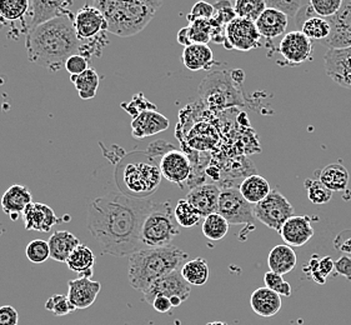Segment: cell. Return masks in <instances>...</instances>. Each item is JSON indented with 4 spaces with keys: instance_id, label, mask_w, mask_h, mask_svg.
<instances>
[{
    "instance_id": "obj_1",
    "label": "cell",
    "mask_w": 351,
    "mask_h": 325,
    "mask_svg": "<svg viewBox=\"0 0 351 325\" xmlns=\"http://www.w3.org/2000/svg\"><path fill=\"white\" fill-rule=\"evenodd\" d=\"M154 203L109 191L88 204V229L101 247V253L130 256L143 249L141 226Z\"/></svg>"
},
{
    "instance_id": "obj_2",
    "label": "cell",
    "mask_w": 351,
    "mask_h": 325,
    "mask_svg": "<svg viewBox=\"0 0 351 325\" xmlns=\"http://www.w3.org/2000/svg\"><path fill=\"white\" fill-rule=\"evenodd\" d=\"M75 15L56 18L34 29L27 36L25 49L30 63L56 73L65 62L77 54L82 42L74 29Z\"/></svg>"
},
{
    "instance_id": "obj_3",
    "label": "cell",
    "mask_w": 351,
    "mask_h": 325,
    "mask_svg": "<svg viewBox=\"0 0 351 325\" xmlns=\"http://www.w3.org/2000/svg\"><path fill=\"white\" fill-rule=\"evenodd\" d=\"M188 256V253L174 245L143 248L129 256V283L134 289L145 293L158 279L182 269Z\"/></svg>"
},
{
    "instance_id": "obj_4",
    "label": "cell",
    "mask_w": 351,
    "mask_h": 325,
    "mask_svg": "<svg viewBox=\"0 0 351 325\" xmlns=\"http://www.w3.org/2000/svg\"><path fill=\"white\" fill-rule=\"evenodd\" d=\"M93 5L104 15L109 33L128 38L144 30L162 3L156 0H97Z\"/></svg>"
},
{
    "instance_id": "obj_5",
    "label": "cell",
    "mask_w": 351,
    "mask_h": 325,
    "mask_svg": "<svg viewBox=\"0 0 351 325\" xmlns=\"http://www.w3.org/2000/svg\"><path fill=\"white\" fill-rule=\"evenodd\" d=\"M179 234L180 226L170 202L154 203L141 226V244L147 248L169 247Z\"/></svg>"
},
{
    "instance_id": "obj_6",
    "label": "cell",
    "mask_w": 351,
    "mask_h": 325,
    "mask_svg": "<svg viewBox=\"0 0 351 325\" xmlns=\"http://www.w3.org/2000/svg\"><path fill=\"white\" fill-rule=\"evenodd\" d=\"M162 171L154 158L147 154L143 160L128 162L123 169L121 182L130 197L148 199L162 183Z\"/></svg>"
},
{
    "instance_id": "obj_7",
    "label": "cell",
    "mask_w": 351,
    "mask_h": 325,
    "mask_svg": "<svg viewBox=\"0 0 351 325\" xmlns=\"http://www.w3.org/2000/svg\"><path fill=\"white\" fill-rule=\"evenodd\" d=\"M199 91L206 106L213 110L243 106V97L232 80V73L223 71L211 73L202 83Z\"/></svg>"
},
{
    "instance_id": "obj_8",
    "label": "cell",
    "mask_w": 351,
    "mask_h": 325,
    "mask_svg": "<svg viewBox=\"0 0 351 325\" xmlns=\"http://www.w3.org/2000/svg\"><path fill=\"white\" fill-rule=\"evenodd\" d=\"M254 217L267 228L280 232L287 220L294 217L295 209L279 191H271L267 198L253 206Z\"/></svg>"
},
{
    "instance_id": "obj_9",
    "label": "cell",
    "mask_w": 351,
    "mask_h": 325,
    "mask_svg": "<svg viewBox=\"0 0 351 325\" xmlns=\"http://www.w3.org/2000/svg\"><path fill=\"white\" fill-rule=\"evenodd\" d=\"M74 29L77 33V39L82 44L86 43H108L106 24L104 15L98 8L86 4L82 9H79L75 18H74Z\"/></svg>"
},
{
    "instance_id": "obj_10",
    "label": "cell",
    "mask_w": 351,
    "mask_h": 325,
    "mask_svg": "<svg viewBox=\"0 0 351 325\" xmlns=\"http://www.w3.org/2000/svg\"><path fill=\"white\" fill-rule=\"evenodd\" d=\"M232 226L252 224L254 220L253 205L243 198L239 188L225 186L220 189L218 212Z\"/></svg>"
},
{
    "instance_id": "obj_11",
    "label": "cell",
    "mask_w": 351,
    "mask_h": 325,
    "mask_svg": "<svg viewBox=\"0 0 351 325\" xmlns=\"http://www.w3.org/2000/svg\"><path fill=\"white\" fill-rule=\"evenodd\" d=\"M71 5H73V1L32 0L29 4L28 13L21 21V33H25L28 36L34 29L56 18L74 15L69 10Z\"/></svg>"
},
{
    "instance_id": "obj_12",
    "label": "cell",
    "mask_w": 351,
    "mask_h": 325,
    "mask_svg": "<svg viewBox=\"0 0 351 325\" xmlns=\"http://www.w3.org/2000/svg\"><path fill=\"white\" fill-rule=\"evenodd\" d=\"M261 36L254 21L243 18H235L225 28L224 45L228 49L249 51L261 45Z\"/></svg>"
},
{
    "instance_id": "obj_13",
    "label": "cell",
    "mask_w": 351,
    "mask_h": 325,
    "mask_svg": "<svg viewBox=\"0 0 351 325\" xmlns=\"http://www.w3.org/2000/svg\"><path fill=\"white\" fill-rule=\"evenodd\" d=\"M143 294L144 300L149 304H152L155 298L158 297H165L168 299L179 297L185 302L191 294V285L184 279L180 270H176L168 276L158 279Z\"/></svg>"
},
{
    "instance_id": "obj_14",
    "label": "cell",
    "mask_w": 351,
    "mask_h": 325,
    "mask_svg": "<svg viewBox=\"0 0 351 325\" xmlns=\"http://www.w3.org/2000/svg\"><path fill=\"white\" fill-rule=\"evenodd\" d=\"M330 36L322 42L328 49L351 48V0H344L337 14L328 19Z\"/></svg>"
},
{
    "instance_id": "obj_15",
    "label": "cell",
    "mask_w": 351,
    "mask_h": 325,
    "mask_svg": "<svg viewBox=\"0 0 351 325\" xmlns=\"http://www.w3.org/2000/svg\"><path fill=\"white\" fill-rule=\"evenodd\" d=\"M279 53L289 65H300L311 59L313 42L302 30H293L281 39Z\"/></svg>"
},
{
    "instance_id": "obj_16",
    "label": "cell",
    "mask_w": 351,
    "mask_h": 325,
    "mask_svg": "<svg viewBox=\"0 0 351 325\" xmlns=\"http://www.w3.org/2000/svg\"><path fill=\"white\" fill-rule=\"evenodd\" d=\"M159 168L162 178L170 183L176 184L183 188L184 183L191 176V162L188 156L176 149H170L159 160Z\"/></svg>"
},
{
    "instance_id": "obj_17",
    "label": "cell",
    "mask_w": 351,
    "mask_h": 325,
    "mask_svg": "<svg viewBox=\"0 0 351 325\" xmlns=\"http://www.w3.org/2000/svg\"><path fill=\"white\" fill-rule=\"evenodd\" d=\"M324 67L337 84L351 92V48L328 50L324 56Z\"/></svg>"
},
{
    "instance_id": "obj_18",
    "label": "cell",
    "mask_w": 351,
    "mask_h": 325,
    "mask_svg": "<svg viewBox=\"0 0 351 325\" xmlns=\"http://www.w3.org/2000/svg\"><path fill=\"white\" fill-rule=\"evenodd\" d=\"M68 299L74 311H84L95 303L101 284L92 279L77 278L68 282Z\"/></svg>"
},
{
    "instance_id": "obj_19",
    "label": "cell",
    "mask_w": 351,
    "mask_h": 325,
    "mask_svg": "<svg viewBox=\"0 0 351 325\" xmlns=\"http://www.w3.org/2000/svg\"><path fill=\"white\" fill-rule=\"evenodd\" d=\"M279 234L289 247H302L314 237L309 215H294L284 223Z\"/></svg>"
},
{
    "instance_id": "obj_20",
    "label": "cell",
    "mask_w": 351,
    "mask_h": 325,
    "mask_svg": "<svg viewBox=\"0 0 351 325\" xmlns=\"http://www.w3.org/2000/svg\"><path fill=\"white\" fill-rule=\"evenodd\" d=\"M23 221L25 230L48 233L53 226L60 223L49 205L32 203L23 213Z\"/></svg>"
},
{
    "instance_id": "obj_21",
    "label": "cell",
    "mask_w": 351,
    "mask_h": 325,
    "mask_svg": "<svg viewBox=\"0 0 351 325\" xmlns=\"http://www.w3.org/2000/svg\"><path fill=\"white\" fill-rule=\"evenodd\" d=\"M220 188L215 184H200L191 188L186 200L193 205L203 218L218 212Z\"/></svg>"
},
{
    "instance_id": "obj_22",
    "label": "cell",
    "mask_w": 351,
    "mask_h": 325,
    "mask_svg": "<svg viewBox=\"0 0 351 325\" xmlns=\"http://www.w3.org/2000/svg\"><path fill=\"white\" fill-rule=\"evenodd\" d=\"M169 125L168 118L162 113L156 110H147L132 121V135L135 139H144L165 132Z\"/></svg>"
},
{
    "instance_id": "obj_23",
    "label": "cell",
    "mask_w": 351,
    "mask_h": 325,
    "mask_svg": "<svg viewBox=\"0 0 351 325\" xmlns=\"http://www.w3.org/2000/svg\"><path fill=\"white\" fill-rule=\"evenodd\" d=\"M32 203H33L32 193L27 186L21 184L9 186L0 199L1 209L9 217L21 215Z\"/></svg>"
},
{
    "instance_id": "obj_24",
    "label": "cell",
    "mask_w": 351,
    "mask_h": 325,
    "mask_svg": "<svg viewBox=\"0 0 351 325\" xmlns=\"http://www.w3.org/2000/svg\"><path fill=\"white\" fill-rule=\"evenodd\" d=\"M250 305L255 314L263 318H271L281 309V297L267 287L254 290L250 297Z\"/></svg>"
},
{
    "instance_id": "obj_25",
    "label": "cell",
    "mask_w": 351,
    "mask_h": 325,
    "mask_svg": "<svg viewBox=\"0 0 351 325\" xmlns=\"http://www.w3.org/2000/svg\"><path fill=\"white\" fill-rule=\"evenodd\" d=\"M261 38L275 39L276 36L285 33L288 28L289 18L279 10L267 8L259 19L255 21Z\"/></svg>"
},
{
    "instance_id": "obj_26",
    "label": "cell",
    "mask_w": 351,
    "mask_h": 325,
    "mask_svg": "<svg viewBox=\"0 0 351 325\" xmlns=\"http://www.w3.org/2000/svg\"><path fill=\"white\" fill-rule=\"evenodd\" d=\"M182 60L185 68L191 71H210L215 64L213 50L206 44H193L186 47Z\"/></svg>"
},
{
    "instance_id": "obj_27",
    "label": "cell",
    "mask_w": 351,
    "mask_h": 325,
    "mask_svg": "<svg viewBox=\"0 0 351 325\" xmlns=\"http://www.w3.org/2000/svg\"><path fill=\"white\" fill-rule=\"evenodd\" d=\"M50 258L59 263H66L71 253L80 245V241L68 230H58L49 238Z\"/></svg>"
},
{
    "instance_id": "obj_28",
    "label": "cell",
    "mask_w": 351,
    "mask_h": 325,
    "mask_svg": "<svg viewBox=\"0 0 351 325\" xmlns=\"http://www.w3.org/2000/svg\"><path fill=\"white\" fill-rule=\"evenodd\" d=\"M298 262L295 250L287 244H280L273 248L267 256V265L271 272L285 276L294 270Z\"/></svg>"
},
{
    "instance_id": "obj_29",
    "label": "cell",
    "mask_w": 351,
    "mask_h": 325,
    "mask_svg": "<svg viewBox=\"0 0 351 325\" xmlns=\"http://www.w3.org/2000/svg\"><path fill=\"white\" fill-rule=\"evenodd\" d=\"M66 265L71 272L77 273L79 278L92 279L95 265V255L90 250V248L80 244L68 258Z\"/></svg>"
},
{
    "instance_id": "obj_30",
    "label": "cell",
    "mask_w": 351,
    "mask_h": 325,
    "mask_svg": "<svg viewBox=\"0 0 351 325\" xmlns=\"http://www.w3.org/2000/svg\"><path fill=\"white\" fill-rule=\"evenodd\" d=\"M239 191L243 198L254 206L267 198L271 193V188L265 178L253 174L243 180V183L240 184Z\"/></svg>"
},
{
    "instance_id": "obj_31",
    "label": "cell",
    "mask_w": 351,
    "mask_h": 325,
    "mask_svg": "<svg viewBox=\"0 0 351 325\" xmlns=\"http://www.w3.org/2000/svg\"><path fill=\"white\" fill-rule=\"evenodd\" d=\"M319 180L329 189L332 191H346L348 185H349V171L345 168L343 164L340 162H332L326 165L322 173Z\"/></svg>"
},
{
    "instance_id": "obj_32",
    "label": "cell",
    "mask_w": 351,
    "mask_h": 325,
    "mask_svg": "<svg viewBox=\"0 0 351 325\" xmlns=\"http://www.w3.org/2000/svg\"><path fill=\"white\" fill-rule=\"evenodd\" d=\"M334 269L335 263L330 256L320 258L319 255L315 254L311 256L309 263L304 267V273L315 283L323 285L326 283L328 276H330Z\"/></svg>"
},
{
    "instance_id": "obj_33",
    "label": "cell",
    "mask_w": 351,
    "mask_h": 325,
    "mask_svg": "<svg viewBox=\"0 0 351 325\" xmlns=\"http://www.w3.org/2000/svg\"><path fill=\"white\" fill-rule=\"evenodd\" d=\"M71 83L75 85L80 99L90 100L95 98L100 84V78L94 68H89L80 75H71Z\"/></svg>"
},
{
    "instance_id": "obj_34",
    "label": "cell",
    "mask_w": 351,
    "mask_h": 325,
    "mask_svg": "<svg viewBox=\"0 0 351 325\" xmlns=\"http://www.w3.org/2000/svg\"><path fill=\"white\" fill-rule=\"evenodd\" d=\"M180 273L190 285H197V287L206 284L210 276L209 265L203 258H197L185 263L180 269Z\"/></svg>"
},
{
    "instance_id": "obj_35",
    "label": "cell",
    "mask_w": 351,
    "mask_h": 325,
    "mask_svg": "<svg viewBox=\"0 0 351 325\" xmlns=\"http://www.w3.org/2000/svg\"><path fill=\"white\" fill-rule=\"evenodd\" d=\"M229 223L219 213H214L204 218L203 234L209 241H219L224 239L229 232Z\"/></svg>"
},
{
    "instance_id": "obj_36",
    "label": "cell",
    "mask_w": 351,
    "mask_h": 325,
    "mask_svg": "<svg viewBox=\"0 0 351 325\" xmlns=\"http://www.w3.org/2000/svg\"><path fill=\"white\" fill-rule=\"evenodd\" d=\"M29 0H0V21H23L29 10Z\"/></svg>"
},
{
    "instance_id": "obj_37",
    "label": "cell",
    "mask_w": 351,
    "mask_h": 325,
    "mask_svg": "<svg viewBox=\"0 0 351 325\" xmlns=\"http://www.w3.org/2000/svg\"><path fill=\"white\" fill-rule=\"evenodd\" d=\"M302 34L308 36L310 40H317V42H324L330 36V24L328 19H324L320 16H313L302 24Z\"/></svg>"
},
{
    "instance_id": "obj_38",
    "label": "cell",
    "mask_w": 351,
    "mask_h": 325,
    "mask_svg": "<svg viewBox=\"0 0 351 325\" xmlns=\"http://www.w3.org/2000/svg\"><path fill=\"white\" fill-rule=\"evenodd\" d=\"M174 215H176V221L180 228L197 226L203 218L200 215V213L197 212V209L190 204L186 199H180L176 203V208H174Z\"/></svg>"
},
{
    "instance_id": "obj_39",
    "label": "cell",
    "mask_w": 351,
    "mask_h": 325,
    "mask_svg": "<svg viewBox=\"0 0 351 325\" xmlns=\"http://www.w3.org/2000/svg\"><path fill=\"white\" fill-rule=\"evenodd\" d=\"M234 12L238 18L255 21L267 9L265 0H238L234 4Z\"/></svg>"
},
{
    "instance_id": "obj_40",
    "label": "cell",
    "mask_w": 351,
    "mask_h": 325,
    "mask_svg": "<svg viewBox=\"0 0 351 325\" xmlns=\"http://www.w3.org/2000/svg\"><path fill=\"white\" fill-rule=\"evenodd\" d=\"M305 186H306V191H308L309 200L313 204H326L332 198L334 193L329 191L319 179L317 180L308 179L305 182Z\"/></svg>"
},
{
    "instance_id": "obj_41",
    "label": "cell",
    "mask_w": 351,
    "mask_h": 325,
    "mask_svg": "<svg viewBox=\"0 0 351 325\" xmlns=\"http://www.w3.org/2000/svg\"><path fill=\"white\" fill-rule=\"evenodd\" d=\"M189 36L191 44H206L211 40V25L210 21H195L190 23Z\"/></svg>"
},
{
    "instance_id": "obj_42",
    "label": "cell",
    "mask_w": 351,
    "mask_h": 325,
    "mask_svg": "<svg viewBox=\"0 0 351 325\" xmlns=\"http://www.w3.org/2000/svg\"><path fill=\"white\" fill-rule=\"evenodd\" d=\"M25 254L29 261L34 264L47 262L50 258L49 243L44 239H34L27 245Z\"/></svg>"
},
{
    "instance_id": "obj_43",
    "label": "cell",
    "mask_w": 351,
    "mask_h": 325,
    "mask_svg": "<svg viewBox=\"0 0 351 325\" xmlns=\"http://www.w3.org/2000/svg\"><path fill=\"white\" fill-rule=\"evenodd\" d=\"M264 284L265 287L270 290L279 294L280 297H291L293 294V288L291 285L284 280V278L280 274H276L274 272L269 270L264 274Z\"/></svg>"
},
{
    "instance_id": "obj_44",
    "label": "cell",
    "mask_w": 351,
    "mask_h": 325,
    "mask_svg": "<svg viewBox=\"0 0 351 325\" xmlns=\"http://www.w3.org/2000/svg\"><path fill=\"white\" fill-rule=\"evenodd\" d=\"M121 108L127 112L129 115H132V118H136L139 114L147 110H156V106L152 104L143 93H138L133 97V99L128 103H121Z\"/></svg>"
},
{
    "instance_id": "obj_45",
    "label": "cell",
    "mask_w": 351,
    "mask_h": 325,
    "mask_svg": "<svg viewBox=\"0 0 351 325\" xmlns=\"http://www.w3.org/2000/svg\"><path fill=\"white\" fill-rule=\"evenodd\" d=\"M45 309L53 313L56 317H65L75 311L71 306L68 296H63V294H56L50 297L45 303Z\"/></svg>"
},
{
    "instance_id": "obj_46",
    "label": "cell",
    "mask_w": 351,
    "mask_h": 325,
    "mask_svg": "<svg viewBox=\"0 0 351 325\" xmlns=\"http://www.w3.org/2000/svg\"><path fill=\"white\" fill-rule=\"evenodd\" d=\"M343 3L344 0H311L310 5L314 9L317 16L329 19L340 10Z\"/></svg>"
},
{
    "instance_id": "obj_47",
    "label": "cell",
    "mask_w": 351,
    "mask_h": 325,
    "mask_svg": "<svg viewBox=\"0 0 351 325\" xmlns=\"http://www.w3.org/2000/svg\"><path fill=\"white\" fill-rule=\"evenodd\" d=\"M304 1L300 0H265L267 8H271L275 10H279L281 13L295 18L298 13L300 12Z\"/></svg>"
},
{
    "instance_id": "obj_48",
    "label": "cell",
    "mask_w": 351,
    "mask_h": 325,
    "mask_svg": "<svg viewBox=\"0 0 351 325\" xmlns=\"http://www.w3.org/2000/svg\"><path fill=\"white\" fill-rule=\"evenodd\" d=\"M215 15V8L210 3L199 1L191 8V12L188 15V21L193 23L195 21H210Z\"/></svg>"
},
{
    "instance_id": "obj_49",
    "label": "cell",
    "mask_w": 351,
    "mask_h": 325,
    "mask_svg": "<svg viewBox=\"0 0 351 325\" xmlns=\"http://www.w3.org/2000/svg\"><path fill=\"white\" fill-rule=\"evenodd\" d=\"M65 69L71 75H80L89 69V59L74 54L65 62Z\"/></svg>"
},
{
    "instance_id": "obj_50",
    "label": "cell",
    "mask_w": 351,
    "mask_h": 325,
    "mask_svg": "<svg viewBox=\"0 0 351 325\" xmlns=\"http://www.w3.org/2000/svg\"><path fill=\"white\" fill-rule=\"evenodd\" d=\"M19 324V314L12 305L0 306V325Z\"/></svg>"
},
{
    "instance_id": "obj_51",
    "label": "cell",
    "mask_w": 351,
    "mask_h": 325,
    "mask_svg": "<svg viewBox=\"0 0 351 325\" xmlns=\"http://www.w3.org/2000/svg\"><path fill=\"white\" fill-rule=\"evenodd\" d=\"M335 272L337 274L345 276L348 280H351V258L344 255L339 258L335 262Z\"/></svg>"
},
{
    "instance_id": "obj_52",
    "label": "cell",
    "mask_w": 351,
    "mask_h": 325,
    "mask_svg": "<svg viewBox=\"0 0 351 325\" xmlns=\"http://www.w3.org/2000/svg\"><path fill=\"white\" fill-rule=\"evenodd\" d=\"M340 234L344 237V241L337 238V239H335V247H337L340 252H344V253L351 254V230H345V232Z\"/></svg>"
},
{
    "instance_id": "obj_53",
    "label": "cell",
    "mask_w": 351,
    "mask_h": 325,
    "mask_svg": "<svg viewBox=\"0 0 351 325\" xmlns=\"http://www.w3.org/2000/svg\"><path fill=\"white\" fill-rule=\"evenodd\" d=\"M152 305H153L155 311H158V313H162V314L168 313L173 308V305L170 303V299L165 297L155 298L154 302L152 303Z\"/></svg>"
},
{
    "instance_id": "obj_54",
    "label": "cell",
    "mask_w": 351,
    "mask_h": 325,
    "mask_svg": "<svg viewBox=\"0 0 351 325\" xmlns=\"http://www.w3.org/2000/svg\"><path fill=\"white\" fill-rule=\"evenodd\" d=\"M178 43H179L180 45L185 47V48L193 45L191 40H190L189 28H188V27H185V28H182L179 30V33H178Z\"/></svg>"
},
{
    "instance_id": "obj_55",
    "label": "cell",
    "mask_w": 351,
    "mask_h": 325,
    "mask_svg": "<svg viewBox=\"0 0 351 325\" xmlns=\"http://www.w3.org/2000/svg\"><path fill=\"white\" fill-rule=\"evenodd\" d=\"M232 78L235 83H243V80L245 78V74L241 69H237V71H232Z\"/></svg>"
},
{
    "instance_id": "obj_56",
    "label": "cell",
    "mask_w": 351,
    "mask_h": 325,
    "mask_svg": "<svg viewBox=\"0 0 351 325\" xmlns=\"http://www.w3.org/2000/svg\"><path fill=\"white\" fill-rule=\"evenodd\" d=\"M170 303L173 305V308H178V306L183 304L184 302L179 297H173L170 298Z\"/></svg>"
}]
</instances>
